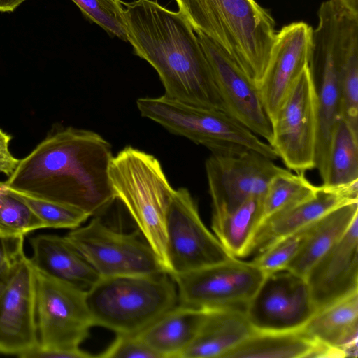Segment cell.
I'll use <instances>...</instances> for the list:
<instances>
[{
  "mask_svg": "<svg viewBox=\"0 0 358 358\" xmlns=\"http://www.w3.org/2000/svg\"><path fill=\"white\" fill-rule=\"evenodd\" d=\"M313 28L293 22L276 33L269 66L259 86L260 97L271 122L293 85L309 64Z\"/></svg>",
  "mask_w": 358,
  "mask_h": 358,
  "instance_id": "e0dca14e",
  "label": "cell"
},
{
  "mask_svg": "<svg viewBox=\"0 0 358 358\" xmlns=\"http://www.w3.org/2000/svg\"><path fill=\"white\" fill-rule=\"evenodd\" d=\"M171 275L177 287L178 304L205 310L245 313L266 275L252 261L233 257L221 263Z\"/></svg>",
  "mask_w": 358,
  "mask_h": 358,
  "instance_id": "ba28073f",
  "label": "cell"
},
{
  "mask_svg": "<svg viewBox=\"0 0 358 358\" xmlns=\"http://www.w3.org/2000/svg\"><path fill=\"white\" fill-rule=\"evenodd\" d=\"M101 277L146 275L166 271L151 246L137 231L124 233L94 216L64 236Z\"/></svg>",
  "mask_w": 358,
  "mask_h": 358,
  "instance_id": "9c48e42d",
  "label": "cell"
},
{
  "mask_svg": "<svg viewBox=\"0 0 358 358\" xmlns=\"http://www.w3.org/2000/svg\"><path fill=\"white\" fill-rule=\"evenodd\" d=\"M141 115L171 133L202 145L213 154L231 155L253 150L271 159L273 148L226 112L199 108L170 99L142 97L136 101Z\"/></svg>",
  "mask_w": 358,
  "mask_h": 358,
  "instance_id": "8992f818",
  "label": "cell"
},
{
  "mask_svg": "<svg viewBox=\"0 0 358 358\" xmlns=\"http://www.w3.org/2000/svg\"><path fill=\"white\" fill-rule=\"evenodd\" d=\"M317 189V186L313 185L304 173H293L287 170L275 176L263 197V219L307 200Z\"/></svg>",
  "mask_w": 358,
  "mask_h": 358,
  "instance_id": "f1b7e54d",
  "label": "cell"
},
{
  "mask_svg": "<svg viewBox=\"0 0 358 358\" xmlns=\"http://www.w3.org/2000/svg\"><path fill=\"white\" fill-rule=\"evenodd\" d=\"M315 341L357 357L358 292L317 312L301 329Z\"/></svg>",
  "mask_w": 358,
  "mask_h": 358,
  "instance_id": "cb8c5ba5",
  "label": "cell"
},
{
  "mask_svg": "<svg viewBox=\"0 0 358 358\" xmlns=\"http://www.w3.org/2000/svg\"><path fill=\"white\" fill-rule=\"evenodd\" d=\"M169 273L189 272L233 257L202 222L186 188L175 189L166 217Z\"/></svg>",
  "mask_w": 358,
  "mask_h": 358,
  "instance_id": "8fae6325",
  "label": "cell"
},
{
  "mask_svg": "<svg viewBox=\"0 0 358 358\" xmlns=\"http://www.w3.org/2000/svg\"><path fill=\"white\" fill-rule=\"evenodd\" d=\"M37 345L33 266L23 253L0 284V354L22 358Z\"/></svg>",
  "mask_w": 358,
  "mask_h": 358,
  "instance_id": "2e32d148",
  "label": "cell"
},
{
  "mask_svg": "<svg viewBox=\"0 0 358 358\" xmlns=\"http://www.w3.org/2000/svg\"><path fill=\"white\" fill-rule=\"evenodd\" d=\"M315 313L306 278L287 269L266 275L245 311L259 331L299 330Z\"/></svg>",
  "mask_w": 358,
  "mask_h": 358,
  "instance_id": "5bb4252c",
  "label": "cell"
},
{
  "mask_svg": "<svg viewBox=\"0 0 358 358\" xmlns=\"http://www.w3.org/2000/svg\"><path fill=\"white\" fill-rule=\"evenodd\" d=\"M94 326L136 335L178 304L176 283L166 271L101 277L85 292Z\"/></svg>",
  "mask_w": 358,
  "mask_h": 358,
  "instance_id": "277c9868",
  "label": "cell"
},
{
  "mask_svg": "<svg viewBox=\"0 0 358 358\" xmlns=\"http://www.w3.org/2000/svg\"><path fill=\"white\" fill-rule=\"evenodd\" d=\"M45 228L44 224L0 182V238H24L29 233Z\"/></svg>",
  "mask_w": 358,
  "mask_h": 358,
  "instance_id": "f546056e",
  "label": "cell"
},
{
  "mask_svg": "<svg viewBox=\"0 0 358 358\" xmlns=\"http://www.w3.org/2000/svg\"><path fill=\"white\" fill-rule=\"evenodd\" d=\"M6 187L41 220L45 228L73 229L90 217L83 212L71 207Z\"/></svg>",
  "mask_w": 358,
  "mask_h": 358,
  "instance_id": "4dcf8cb0",
  "label": "cell"
},
{
  "mask_svg": "<svg viewBox=\"0 0 358 358\" xmlns=\"http://www.w3.org/2000/svg\"><path fill=\"white\" fill-rule=\"evenodd\" d=\"M355 201H358V181L339 187L317 186L312 197L264 218L253 235L246 257L262 252L333 209Z\"/></svg>",
  "mask_w": 358,
  "mask_h": 358,
  "instance_id": "d6986e66",
  "label": "cell"
},
{
  "mask_svg": "<svg viewBox=\"0 0 358 358\" xmlns=\"http://www.w3.org/2000/svg\"><path fill=\"white\" fill-rule=\"evenodd\" d=\"M208 311L177 304L136 335L160 358H180Z\"/></svg>",
  "mask_w": 358,
  "mask_h": 358,
  "instance_id": "7402d4cb",
  "label": "cell"
},
{
  "mask_svg": "<svg viewBox=\"0 0 358 358\" xmlns=\"http://www.w3.org/2000/svg\"><path fill=\"white\" fill-rule=\"evenodd\" d=\"M313 224V222L275 242L262 252L255 255L252 262L265 275L285 269L301 248Z\"/></svg>",
  "mask_w": 358,
  "mask_h": 358,
  "instance_id": "d6a6232c",
  "label": "cell"
},
{
  "mask_svg": "<svg viewBox=\"0 0 358 358\" xmlns=\"http://www.w3.org/2000/svg\"><path fill=\"white\" fill-rule=\"evenodd\" d=\"M285 169L253 150L211 154L206 161L213 216L231 213L251 197H264L271 180Z\"/></svg>",
  "mask_w": 358,
  "mask_h": 358,
  "instance_id": "4fadbf2b",
  "label": "cell"
},
{
  "mask_svg": "<svg viewBox=\"0 0 358 358\" xmlns=\"http://www.w3.org/2000/svg\"><path fill=\"white\" fill-rule=\"evenodd\" d=\"M209 62L227 113L269 145L272 124L258 87L216 43L196 34Z\"/></svg>",
  "mask_w": 358,
  "mask_h": 358,
  "instance_id": "9a60e30c",
  "label": "cell"
},
{
  "mask_svg": "<svg viewBox=\"0 0 358 358\" xmlns=\"http://www.w3.org/2000/svg\"><path fill=\"white\" fill-rule=\"evenodd\" d=\"M322 185L339 187L358 181V134L343 119L333 130Z\"/></svg>",
  "mask_w": 358,
  "mask_h": 358,
  "instance_id": "83f0119b",
  "label": "cell"
},
{
  "mask_svg": "<svg viewBox=\"0 0 358 358\" xmlns=\"http://www.w3.org/2000/svg\"><path fill=\"white\" fill-rule=\"evenodd\" d=\"M24 238H0V284L24 252Z\"/></svg>",
  "mask_w": 358,
  "mask_h": 358,
  "instance_id": "e575fe53",
  "label": "cell"
},
{
  "mask_svg": "<svg viewBox=\"0 0 358 358\" xmlns=\"http://www.w3.org/2000/svg\"><path fill=\"white\" fill-rule=\"evenodd\" d=\"M32 264L87 292L100 275L65 236L39 234L29 238Z\"/></svg>",
  "mask_w": 358,
  "mask_h": 358,
  "instance_id": "ffe728a7",
  "label": "cell"
},
{
  "mask_svg": "<svg viewBox=\"0 0 358 358\" xmlns=\"http://www.w3.org/2000/svg\"><path fill=\"white\" fill-rule=\"evenodd\" d=\"M319 342L302 329L256 331L222 358H309Z\"/></svg>",
  "mask_w": 358,
  "mask_h": 358,
  "instance_id": "484cf974",
  "label": "cell"
},
{
  "mask_svg": "<svg viewBox=\"0 0 358 358\" xmlns=\"http://www.w3.org/2000/svg\"><path fill=\"white\" fill-rule=\"evenodd\" d=\"M112 157L110 143L97 133L56 125L3 183L98 216L117 199L108 174Z\"/></svg>",
  "mask_w": 358,
  "mask_h": 358,
  "instance_id": "6da1fadb",
  "label": "cell"
},
{
  "mask_svg": "<svg viewBox=\"0 0 358 358\" xmlns=\"http://www.w3.org/2000/svg\"><path fill=\"white\" fill-rule=\"evenodd\" d=\"M26 0H0V12H13L20 5Z\"/></svg>",
  "mask_w": 358,
  "mask_h": 358,
  "instance_id": "f35d334b",
  "label": "cell"
},
{
  "mask_svg": "<svg viewBox=\"0 0 358 358\" xmlns=\"http://www.w3.org/2000/svg\"><path fill=\"white\" fill-rule=\"evenodd\" d=\"M318 24L312 31L309 69L317 98L318 128L315 169L320 178L324 173L331 136L342 118L341 95L334 59L336 10L331 0L318 10Z\"/></svg>",
  "mask_w": 358,
  "mask_h": 358,
  "instance_id": "7c38bea8",
  "label": "cell"
},
{
  "mask_svg": "<svg viewBox=\"0 0 358 358\" xmlns=\"http://www.w3.org/2000/svg\"><path fill=\"white\" fill-rule=\"evenodd\" d=\"M83 15L110 36L127 41L124 3L121 0H71Z\"/></svg>",
  "mask_w": 358,
  "mask_h": 358,
  "instance_id": "1f68e13d",
  "label": "cell"
},
{
  "mask_svg": "<svg viewBox=\"0 0 358 358\" xmlns=\"http://www.w3.org/2000/svg\"><path fill=\"white\" fill-rule=\"evenodd\" d=\"M11 140L12 136L0 128V173L8 177L14 172L20 162L10 151Z\"/></svg>",
  "mask_w": 358,
  "mask_h": 358,
  "instance_id": "8d00e7d4",
  "label": "cell"
},
{
  "mask_svg": "<svg viewBox=\"0 0 358 358\" xmlns=\"http://www.w3.org/2000/svg\"><path fill=\"white\" fill-rule=\"evenodd\" d=\"M339 10L358 16V0H331Z\"/></svg>",
  "mask_w": 358,
  "mask_h": 358,
  "instance_id": "74e56055",
  "label": "cell"
},
{
  "mask_svg": "<svg viewBox=\"0 0 358 358\" xmlns=\"http://www.w3.org/2000/svg\"><path fill=\"white\" fill-rule=\"evenodd\" d=\"M32 266L38 345L43 348H80L94 327L85 292Z\"/></svg>",
  "mask_w": 358,
  "mask_h": 358,
  "instance_id": "52a82bcc",
  "label": "cell"
},
{
  "mask_svg": "<svg viewBox=\"0 0 358 358\" xmlns=\"http://www.w3.org/2000/svg\"><path fill=\"white\" fill-rule=\"evenodd\" d=\"M96 357L102 358H160L136 335L117 334L116 338Z\"/></svg>",
  "mask_w": 358,
  "mask_h": 358,
  "instance_id": "836d02e7",
  "label": "cell"
},
{
  "mask_svg": "<svg viewBox=\"0 0 358 358\" xmlns=\"http://www.w3.org/2000/svg\"><path fill=\"white\" fill-rule=\"evenodd\" d=\"M262 200L263 197H251L229 213L213 216L214 234L231 256L246 257L253 235L263 219Z\"/></svg>",
  "mask_w": 358,
  "mask_h": 358,
  "instance_id": "4316f807",
  "label": "cell"
},
{
  "mask_svg": "<svg viewBox=\"0 0 358 358\" xmlns=\"http://www.w3.org/2000/svg\"><path fill=\"white\" fill-rule=\"evenodd\" d=\"M305 278L316 313L358 292V217Z\"/></svg>",
  "mask_w": 358,
  "mask_h": 358,
  "instance_id": "ac0fdd59",
  "label": "cell"
},
{
  "mask_svg": "<svg viewBox=\"0 0 358 358\" xmlns=\"http://www.w3.org/2000/svg\"><path fill=\"white\" fill-rule=\"evenodd\" d=\"M194 31L216 43L258 87L269 66L276 31L255 0H175Z\"/></svg>",
  "mask_w": 358,
  "mask_h": 358,
  "instance_id": "3957f363",
  "label": "cell"
},
{
  "mask_svg": "<svg viewBox=\"0 0 358 358\" xmlns=\"http://www.w3.org/2000/svg\"><path fill=\"white\" fill-rule=\"evenodd\" d=\"M336 10L334 59L342 119L358 134V16Z\"/></svg>",
  "mask_w": 358,
  "mask_h": 358,
  "instance_id": "44dd1931",
  "label": "cell"
},
{
  "mask_svg": "<svg viewBox=\"0 0 358 358\" xmlns=\"http://www.w3.org/2000/svg\"><path fill=\"white\" fill-rule=\"evenodd\" d=\"M270 145L296 173L315 169L317 98L308 65L295 81L271 122Z\"/></svg>",
  "mask_w": 358,
  "mask_h": 358,
  "instance_id": "30bf717a",
  "label": "cell"
},
{
  "mask_svg": "<svg viewBox=\"0 0 358 358\" xmlns=\"http://www.w3.org/2000/svg\"><path fill=\"white\" fill-rule=\"evenodd\" d=\"M108 174L115 198L169 273L166 217L175 189L160 162L150 154L127 146L113 156Z\"/></svg>",
  "mask_w": 358,
  "mask_h": 358,
  "instance_id": "5b68a950",
  "label": "cell"
},
{
  "mask_svg": "<svg viewBox=\"0 0 358 358\" xmlns=\"http://www.w3.org/2000/svg\"><path fill=\"white\" fill-rule=\"evenodd\" d=\"M124 6L127 41L134 54L156 70L164 95L226 112L209 62L182 14L156 0H134Z\"/></svg>",
  "mask_w": 358,
  "mask_h": 358,
  "instance_id": "7a4b0ae2",
  "label": "cell"
},
{
  "mask_svg": "<svg viewBox=\"0 0 358 358\" xmlns=\"http://www.w3.org/2000/svg\"><path fill=\"white\" fill-rule=\"evenodd\" d=\"M357 217L358 201H355L338 206L317 220L285 269L305 278L310 268L343 236Z\"/></svg>",
  "mask_w": 358,
  "mask_h": 358,
  "instance_id": "d4e9b609",
  "label": "cell"
},
{
  "mask_svg": "<svg viewBox=\"0 0 358 358\" xmlns=\"http://www.w3.org/2000/svg\"><path fill=\"white\" fill-rule=\"evenodd\" d=\"M96 357L80 348L75 349L43 348L38 345L22 358H90Z\"/></svg>",
  "mask_w": 358,
  "mask_h": 358,
  "instance_id": "d590c367",
  "label": "cell"
},
{
  "mask_svg": "<svg viewBox=\"0 0 358 358\" xmlns=\"http://www.w3.org/2000/svg\"><path fill=\"white\" fill-rule=\"evenodd\" d=\"M255 331L243 312L209 310L195 338L180 358H222Z\"/></svg>",
  "mask_w": 358,
  "mask_h": 358,
  "instance_id": "603a6c76",
  "label": "cell"
}]
</instances>
